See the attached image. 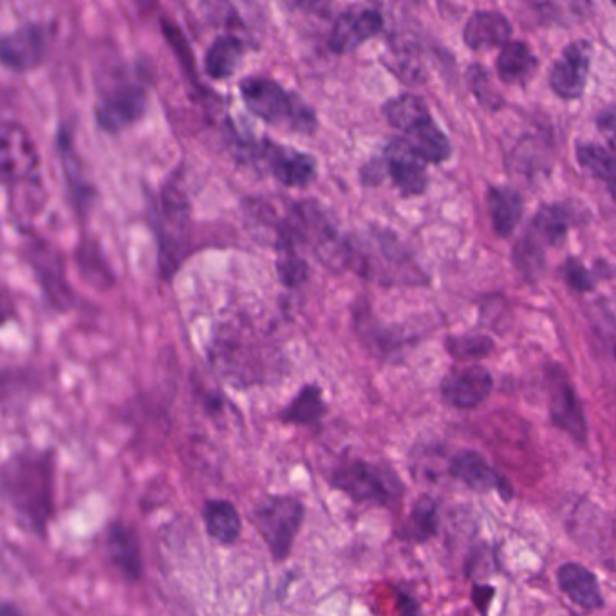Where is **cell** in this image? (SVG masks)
<instances>
[{"label": "cell", "instance_id": "obj_1", "mask_svg": "<svg viewBox=\"0 0 616 616\" xmlns=\"http://www.w3.org/2000/svg\"><path fill=\"white\" fill-rule=\"evenodd\" d=\"M206 355L212 369L237 389L276 382L277 374L284 372L276 340L245 313L228 316L214 327Z\"/></svg>", "mask_w": 616, "mask_h": 616}, {"label": "cell", "instance_id": "obj_2", "mask_svg": "<svg viewBox=\"0 0 616 616\" xmlns=\"http://www.w3.org/2000/svg\"><path fill=\"white\" fill-rule=\"evenodd\" d=\"M2 497L16 523L38 540H47L55 517L56 453L53 448L24 447L5 459L0 472Z\"/></svg>", "mask_w": 616, "mask_h": 616}, {"label": "cell", "instance_id": "obj_3", "mask_svg": "<svg viewBox=\"0 0 616 616\" xmlns=\"http://www.w3.org/2000/svg\"><path fill=\"white\" fill-rule=\"evenodd\" d=\"M338 268L383 288L428 285V277L407 246L389 229L346 235L341 239Z\"/></svg>", "mask_w": 616, "mask_h": 616}, {"label": "cell", "instance_id": "obj_4", "mask_svg": "<svg viewBox=\"0 0 616 616\" xmlns=\"http://www.w3.org/2000/svg\"><path fill=\"white\" fill-rule=\"evenodd\" d=\"M327 483L352 503L377 508H394L405 495V484L391 464L358 456L336 459Z\"/></svg>", "mask_w": 616, "mask_h": 616}, {"label": "cell", "instance_id": "obj_5", "mask_svg": "<svg viewBox=\"0 0 616 616\" xmlns=\"http://www.w3.org/2000/svg\"><path fill=\"white\" fill-rule=\"evenodd\" d=\"M306 520V503L291 494H270L257 501L251 523L276 564L290 559Z\"/></svg>", "mask_w": 616, "mask_h": 616}, {"label": "cell", "instance_id": "obj_6", "mask_svg": "<svg viewBox=\"0 0 616 616\" xmlns=\"http://www.w3.org/2000/svg\"><path fill=\"white\" fill-rule=\"evenodd\" d=\"M246 108L262 122L293 133L311 134L316 127L315 112L293 92H285L270 78L251 77L240 82Z\"/></svg>", "mask_w": 616, "mask_h": 616}, {"label": "cell", "instance_id": "obj_7", "mask_svg": "<svg viewBox=\"0 0 616 616\" xmlns=\"http://www.w3.org/2000/svg\"><path fill=\"white\" fill-rule=\"evenodd\" d=\"M189 201L176 187H168L159 198L154 217L158 240V270L165 282H170L192 254L189 235Z\"/></svg>", "mask_w": 616, "mask_h": 616}, {"label": "cell", "instance_id": "obj_8", "mask_svg": "<svg viewBox=\"0 0 616 616\" xmlns=\"http://www.w3.org/2000/svg\"><path fill=\"white\" fill-rule=\"evenodd\" d=\"M546 394L550 422L560 433L570 436L575 444L586 445L590 436L586 411L575 383L560 363H550L545 371Z\"/></svg>", "mask_w": 616, "mask_h": 616}, {"label": "cell", "instance_id": "obj_9", "mask_svg": "<svg viewBox=\"0 0 616 616\" xmlns=\"http://www.w3.org/2000/svg\"><path fill=\"white\" fill-rule=\"evenodd\" d=\"M26 260L41 285L47 306L60 313L75 310L78 295L67 282L66 265L60 250H56L47 240L31 239L26 245Z\"/></svg>", "mask_w": 616, "mask_h": 616}, {"label": "cell", "instance_id": "obj_10", "mask_svg": "<svg viewBox=\"0 0 616 616\" xmlns=\"http://www.w3.org/2000/svg\"><path fill=\"white\" fill-rule=\"evenodd\" d=\"M351 326L366 351L382 362H394L414 341L405 327L380 321L363 296L352 304Z\"/></svg>", "mask_w": 616, "mask_h": 616}, {"label": "cell", "instance_id": "obj_11", "mask_svg": "<svg viewBox=\"0 0 616 616\" xmlns=\"http://www.w3.org/2000/svg\"><path fill=\"white\" fill-rule=\"evenodd\" d=\"M2 178L11 189L30 187L41 192V176H38V154L35 143L31 139L26 128L19 123H4L2 125ZM11 190V192H13Z\"/></svg>", "mask_w": 616, "mask_h": 616}, {"label": "cell", "instance_id": "obj_12", "mask_svg": "<svg viewBox=\"0 0 616 616\" xmlns=\"http://www.w3.org/2000/svg\"><path fill=\"white\" fill-rule=\"evenodd\" d=\"M103 553L112 570L116 571L127 584L142 581L145 571L142 540L133 525L122 519L109 523L103 537Z\"/></svg>", "mask_w": 616, "mask_h": 616}, {"label": "cell", "instance_id": "obj_13", "mask_svg": "<svg viewBox=\"0 0 616 616\" xmlns=\"http://www.w3.org/2000/svg\"><path fill=\"white\" fill-rule=\"evenodd\" d=\"M494 391V377L483 366L450 369L439 383L445 403L459 411H474L483 405Z\"/></svg>", "mask_w": 616, "mask_h": 616}, {"label": "cell", "instance_id": "obj_14", "mask_svg": "<svg viewBox=\"0 0 616 616\" xmlns=\"http://www.w3.org/2000/svg\"><path fill=\"white\" fill-rule=\"evenodd\" d=\"M254 158L259 159L279 183L290 189H304L316 176L315 159L277 143L255 145Z\"/></svg>", "mask_w": 616, "mask_h": 616}, {"label": "cell", "instance_id": "obj_15", "mask_svg": "<svg viewBox=\"0 0 616 616\" xmlns=\"http://www.w3.org/2000/svg\"><path fill=\"white\" fill-rule=\"evenodd\" d=\"M448 474L456 481L463 483L467 489L474 490L479 494L495 492L504 501L514 497V489L508 479L500 474L492 464L486 461L483 453L475 452L472 448H463L453 453L448 463Z\"/></svg>", "mask_w": 616, "mask_h": 616}, {"label": "cell", "instance_id": "obj_16", "mask_svg": "<svg viewBox=\"0 0 616 616\" xmlns=\"http://www.w3.org/2000/svg\"><path fill=\"white\" fill-rule=\"evenodd\" d=\"M148 98L143 87H117L98 103V125L108 133H122L142 120L147 112Z\"/></svg>", "mask_w": 616, "mask_h": 616}, {"label": "cell", "instance_id": "obj_17", "mask_svg": "<svg viewBox=\"0 0 616 616\" xmlns=\"http://www.w3.org/2000/svg\"><path fill=\"white\" fill-rule=\"evenodd\" d=\"M590 60L591 47L587 42L570 44L551 69V89L565 100L581 97L587 82Z\"/></svg>", "mask_w": 616, "mask_h": 616}, {"label": "cell", "instance_id": "obj_18", "mask_svg": "<svg viewBox=\"0 0 616 616\" xmlns=\"http://www.w3.org/2000/svg\"><path fill=\"white\" fill-rule=\"evenodd\" d=\"M385 167L392 183L403 195H419L427 189L423 159L405 139H392L385 148Z\"/></svg>", "mask_w": 616, "mask_h": 616}, {"label": "cell", "instance_id": "obj_19", "mask_svg": "<svg viewBox=\"0 0 616 616\" xmlns=\"http://www.w3.org/2000/svg\"><path fill=\"white\" fill-rule=\"evenodd\" d=\"M47 52V36L44 27L30 26L13 31L4 36L0 55L5 67L16 72H26L38 66L44 60Z\"/></svg>", "mask_w": 616, "mask_h": 616}, {"label": "cell", "instance_id": "obj_20", "mask_svg": "<svg viewBox=\"0 0 616 616\" xmlns=\"http://www.w3.org/2000/svg\"><path fill=\"white\" fill-rule=\"evenodd\" d=\"M383 30V19L377 10H351L341 13L333 26L329 47L338 55L355 52L363 42Z\"/></svg>", "mask_w": 616, "mask_h": 616}, {"label": "cell", "instance_id": "obj_21", "mask_svg": "<svg viewBox=\"0 0 616 616\" xmlns=\"http://www.w3.org/2000/svg\"><path fill=\"white\" fill-rule=\"evenodd\" d=\"M556 579L559 590L584 612H596L606 604L598 576L586 565L564 562L557 568Z\"/></svg>", "mask_w": 616, "mask_h": 616}, {"label": "cell", "instance_id": "obj_22", "mask_svg": "<svg viewBox=\"0 0 616 616\" xmlns=\"http://www.w3.org/2000/svg\"><path fill=\"white\" fill-rule=\"evenodd\" d=\"M327 408L321 383H304L291 402L277 413V422L288 427H318L326 418Z\"/></svg>", "mask_w": 616, "mask_h": 616}, {"label": "cell", "instance_id": "obj_23", "mask_svg": "<svg viewBox=\"0 0 616 616\" xmlns=\"http://www.w3.org/2000/svg\"><path fill=\"white\" fill-rule=\"evenodd\" d=\"M201 520L210 539L223 548L237 545L243 535V517L232 501L221 497L204 501Z\"/></svg>", "mask_w": 616, "mask_h": 616}, {"label": "cell", "instance_id": "obj_24", "mask_svg": "<svg viewBox=\"0 0 616 616\" xmlns=\"http://www.w3.org/2000/svg\"><path fill=\"white\" fill-rule=\"evenodd\" d=\"M439 530V503L433 495H419L408 512L407 519L396 528V539L408 545H425Z\"/></svg>", "mask_w": 616, "mask_h": 616}, {"label": "cell", "instance_id": "obj_25", "mask_svg": "<svg viewBox=\"0 0 616 616\" xmlns=\"http://www.w3.org/2000/svg\"><path fill=\"white\" fill-rule=\"evenodd\" d=\"M571 215L568 210L557 204L551 206H542L537 212L534 221H531L530 228L526 229L523 235L526 240H530L531 245L537 246L539 250L545 251L553 246H559L564 243L565 235L570 232Z\"/></svg>", "mask_w": 616, "mask_h": 616}, {"label": "cell", "instance_id": "obj_26", "mask_svg": "<svg viewBox=\"0 0 616 616\" xmlns=\"http://www.w3.org/2000/svg\"><path fill=\"white\" fill-rule=\"evenodd\" d=\"M512 27L497 11H478L464 26V42L470 49H490L508 44Z\"/></svg>", "mask_w": 616, "mask_h": 616}, {"label": "cell", "instance_id": "obj_27", "mask_svg": "<svg viewBox=\"0 0 616 616\" xmlns=\"http://www.w3.org/2000/svg\"><path fill=\"white\" fill-rule=\"evenodd\" d=\"M486 209L495 235L508 239L523 220V199L519 192L508 187H492L486 192Z\"/></svg>", "mask_w": 616, "mask_h": 616}, {"label": "cell", "instance_id": "obj_28", "mask_svg": "<svg viewBox=\"0 0 616 616\" xmlns=\"http://www.w3.org/2000/svg\"><path fill=\"white\" fill-rule=\"evenodd\" d=\"M75 265L80 277L94 290L109 291L116 284V276L112 273L111 266L97 243L82 240L75 251Z\"/></svg>", "mask_w": 616, "mask_h": 616}, {"label": "cell", "instance_id": "obj_29", "mask_svg": "<svg viewBox=\"0 0 616 616\" xmlns=\"http://www.w3.org/2000/svg\"><path fill=\"white\" fill-rule=\"evenodd\" d=\"M403 139L427 164H441L450 156V143L444 131L433 122V117H427L425 122L407 131Z\"/></svg>", "mask_w": 616, "mask_h": 616}, {"label": "cell", "instance_id": "obj_30", "mask_svg": "<svg viewBox=\"0 0 616 616\" xmlns=\"http://www.w3.org/2000/svg\"><path fill=\"white\" fill-rule=\"evenodd\" d=\"M243 55H245V46L239 38L232 35L221 36L206 53L204 71L214 80H224L237 71Z\"/></svg>", "mask_w": 616, "mask_h": 616}, {"label": "cell", "instance_id": "obj_31", "mask_svg": "<svg viewBox=\"0 0 616 616\" xmlns=\"http://www.w3.org/2000/svg\"><path fill=\"white\" fill-rule=\"evenodd\" d=\"M535 56L523 42H508L497 58V72L506 83L525 82L535 69Z\"/></svg>", "mask_w": 616, "mask_h": 616}, {"label": "cell", "instance_id": "obj_32", "mask_svg": "<svg viewBox=\"0 0 616 616\" xmlns=\"http://www.w3.org/2000/svg\"><path fill=\"white\" fill-rule=\"evenodd\" d=\"M560 277L571 291L590 293L595 290L601 280L612 279L613 268L607 266L604 260H596L595 268H587L581 259L570 257L564 265L560 266Z\"/></svg>", "mask_w": 616, "mask_h": 616}, {"label": "cell", "instance_id": "obj_33", "mask_svg": "<svg viewBox=\"0 0 616 616\" xmlns=\"http://www.w3.org/2000/svg\"><path fill=\"white\" fill-rule=\"evenodd\" d=\"M383 114H385L392 127L403 131V133H407V131L430 117L427 105L423 103L422 98L414 97V94L392 98L391 102L385 103Z\"/></svg>", "mask_w": 616, "mask_h": 616}, {"label": "cell", "instance_id": "obj_34", "mask_svg": "<svg viewBox=\"0 0 616 616\" xmlns=\"http://www.w3.org/2000/svg\"><path fill=\"white\" fill-rule=\"evenodd\" d=\"M576 159L593 178L606 184L609 194L616 199V156L596 145H581L576 148Z\"/></svg>", "mask_w": 616, "mask_h": 616}, {"label": "cell", "instance_id": "obj_35", "mask_svg": "<svg viewBox=\"0 0 616 616\" xmlns=\"http://www.w3.org/2000/svg\"><path fill=\"white\" fill-rule=\"evenodd\" d=\"M445 349L453 360L467 362V360H481L494 352L495 344L486 335H450L445 340Z\"/></svg>", "mask_w": 616, "mask_h": 616}, {"label": "cell", "instance_id": "obj_36", "mask_svg": "<svg viewBox=\"0 0 616 616\" xmlns=\"http://www.w3.org/2000/svg\"><path fill=\"white\" fill-rule=\"evenodd\" d=\"M277 279L285 290H301L310 280V265L299 250H279L276 259Z\"/></svg>", "mask_w": 616, "mask_h": 616}, {"label": "cell", "instance_id": "obj_37", "mask_svg": "<svg viewBox=\"0 0 616 616\" xmlns=\"http://www.w3.org/2000/svg\"><path fill=\"white\" fill-rule=\"evenodd\" d=\"M469 80L479 102L490 109L501 108L503 100H501L500 92L495 91L494 83L489 78V72L479 66H474L469 71Z\"/></svg>", "mask_w": 616, "mask_h": 616}, {"label": "cell", "instance_id": "obj_38", "mask_svg": "<svg viewBox=\"0 0 616 616\" xmlns=\"http://www.w3.org/2000/svg\"><path fill=\"white\" fill-rule=\"evenodd\" d=\"M596 125L601 128V133L604 134L613 145H616V105L604 109V111L598 114Z\"/></svg>", "mask_w": 616, "mask_h": 616}, {"label": "cell", "instance_id": "obj_39", "mask_svg": "<svg viewBox=\"0 0 616 616\" xmlns=\"http://www.w3.org/2000/svg\"><path fill=\"white\" fill-rule=\"evenodd\" d=\"M495 590L492 586H481V584H475L474 591H472V601H474V606L478 607L479 612H489L490 604L494 601Z\"/></svg>", "mask_w": 616, "mask_h": 616}, {"label": "cell", "instance_id": "obj_40", "mask_svg": "<svg viewBox=\"0 0 616 616\" xmlns=\"http://www.w3.org/2000/svg\"><path fill=\"white\" fill-rule=\"evenodd\" d=\"M203 400L204 411L209 414H223L224 405H226V397L221 392L204 391L201 394Z\"/></svg>", "mask_w": 616, "mask_h": 616}, {"label": "cell", "instance_id": "obj_41", "mask_svg": "<svg viewBox=\"0 0 616 616\" xmlns=\"http://www.w3.org/2000/svg\"><path fill=\"white\" fill-rule=\"evenodd\" d=\"M0 615H21V612H19L15 606H11L10 602H4V604H2V607H0Z\"/></svg>", "mask_w": 616, "mask_h": 616}, {"label": "cell", "instance_id": "obj_42", "mask_svg": "<svg viewBox=\"0 0 616 616\" xmlns=\"http://www.w3.org/2000/svg\"><path fill=\"white\" fill-rule=\"evenodd\" d=\"M613 2H615V4H616V0H613Z\"/></svg>", "mask_w": 616, "mask_h": 616}, {"label": "cell", "instance_id": "obj_43", "mask_svg": "<svg viewBox=\"0 0 616 616\" xmlns=\"http://www.w3.org/2000/svg\"><path fill=\"white\" fill-rule=\"evenodd\" d=\"M615 357H616V351H615Z\"/></svg>", "mask_w": 616, "mask_h": 616}]
</instances>
